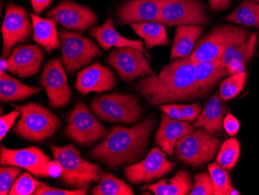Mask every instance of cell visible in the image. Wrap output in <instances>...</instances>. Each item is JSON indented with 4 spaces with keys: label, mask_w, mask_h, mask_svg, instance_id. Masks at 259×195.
I'll return each instance as SVG.
<instances>
[{
    "label": "cell",
    "mask_w": 259,
    "mask_h": 195,
    "mask_svg": "<svg viewBox=\"0 0 259 195\" xmlns=\"http://www.w3.org/2000/svg\"><path fill=\"white\" fill-rule=\"evenodd\" d=\"M135 90L154 105L199 98L195 62L190 56L175 59L163 66L158 75L138 80Z\"/></svg>",
    "instance_id": "obj_1"
},
{
    "label": "cell",
    "mask_w": 259,
    "mask_h": 195,
    "mask_svg": "<svg viewBox=\"0 0 259 195\" xmlns=\"http://www.w3.org/2000/svg\"><path fill=\"white\" fill-rule=\"evenodd\" d=\"M156 119L150 116L132 128L115 126L103 142L92 149L90 157L111 169L126 164H136L145 155Z\"/></svg>",
    "instance_id": "obj_2"
},
{
    "label": "cell",
    "mask_w": 259,
    "mask_h": 195,
    "mask_svg": "<svg viewBox=\"0 0 259 195\" xmlns=\"http://www.w3.org/2000/svg\"><path fill=\"white\" fill-rule=\"evenodd\" d=\"M11 105L21 113L14 131L22 139L42 142L50 139L62 126L59 118L40 104L30 102L23 106Z\"/></svg>",
    "instance_id": "obj_3"
},
{
    "label": "cell",
    "mask_w": 259,
    "mask_h": 195,
    "mask_svg": "<svg viewBox=\"0 0 259 195\" xmlns=\"http://www.w3.org/2000/svg\"><path fill=\"white\" fill-rule=\"evenodd\" d=\"M51 150L55 160L62 167V180L68 185L79 188L90 185L93 182L100 181V166L83 160L75 145H52Z\"/></svg>",
    "instance_id": "obj_4"
},
{
    "label": "cell",
    "mask_w": 259,
    "mask_h": 195,
    "mask_svg": "<svg viewBox=\"0 0 259 195\" xmlns=\"http://www.w3.org/2000/svg\"><path fill=\"white\" fill-rule=\"evenodd\" d=\"M90 108L101 120L125 125L138 122L144 112L136 96L119 93L96 97L90 103Z\"/></svg>",
    "instance_id": "obj_5"
},
{
    "label": "cell",
    "mask_w": 259,
    "mask_h": 195,
    "mask_svg": "<svg viewBox=\"0 0 259 195\" xmlns=\"http://www.w3.org/2000/svg\"><path fill=\"white\" fill-rule=\"evenodd\" d=\"M220 145L221 142L213 134L199 128L179 139L175 145V151L182 162L197 167L213 160Z\"/></svg>",
    "instance_id": "obj_6"
},
{
    "label": "cell",
    "mask_w": 259,
    "mask_h": 195,
    "mask_svg": "<svg viewBox=\"0 0 259 195\" xmlns=\"http://www.w3.org/2000/svg\"><path fill=\"white\" fill-rule=\"evenodd\" d=\"M248 36V32L243 27L218 26L196 44L190 58L195 63L221 59L228 45Z\"/></svg>",
    "instance_id": "obj_7"
},
{
    "label": "cell",
    "mask_w": 259,
    "mask_h": 195,
    "mask_svg": "<svg viewBox=\"0 0 259 195\" xmlns=\"http://www.w3.org/2000/svg\"><path fill=\"white\" fill-rule=\"evenodd\" d=\"M60 37L62 62L68 74L73 73L102 55L98 46L81 33L62 30Z\"/></svg>",
    "instance_id": "obj_8"
},
{
    "label": "cell",
    "mask_w": 259,
    "mask_h": 195,
    "mask_svg": "<svg viewBox=\"0 0 259 195\" xmlns=\"http://www.w3.org/2000/svg\"><path fill=\"white\" fill-rule=\"evenodd\" d=\"M66 134L79 145H89L104 139L106 128L93 116L83 103H78L70 113Z\"/></svg>",
    "instance_id": "obj_9"
},
{
    "label": "cell",
    "mask_w": 259,
    "mask_h": 195,
    "mask_svg": "<svg viewBox=\"0 0 259 195\" xmlns=\"http://www.w3.org/2000/svg\"><path fill=\"white\" fill-rule=\"evenodd\" d=\"M158 23L168 27L205 25L209 23V17L203 5L197 0H161Z\"/></svg>",
    "instance_id": "obj_10"
},
{
    "label": "cell",
    "mask_w": 259,
    "mask_h": 195,
    "mask_svg": "<svg viewBox=\"0 0 259 195\" xmlns=\"http://www.w3.org/2000/svg\"><path fill=\"white\" fill-rule=\"evenodd\" d=\"M144 53L135 48H115L109 55L107 62L116 69L123 81L132 82L139 77L155 75Z\"/></svg>",
    "instance_id": "obj_11"
},
{
    "label": "cell",
    "mask_w": 259,
    "mask_h": 195,
    "mask_svg": "<svg viewBox=\"0 0 259 195\" xmlns=\"http://www.w3.org/2000/svg\"><path fill=\"white\" fill-rule=\"evenodd\" d=\"M32 27L27 10L19 6L9 5L1 27L4 47L3 58H9L16 45L27 42L31 35Z\"/></svg>",
    "instance_id": "obj_12"
},
{
    "label": "cell",
    "mask_w": 259,
    "mask_h": 195,
    "mask_svg": "<svg viewBox=\"0 0 259 195\" xmlns=\"http://www.w3.org/2000/svg\"><path fill=\"white\" fill-rule=\"evenodd\" d=\"M40 85L45 88L49 97V106L62 108L69 103L72 92L62 62L54 59L45 64L40 75Z\"/></svg>",
    "instance_id": "obj_13"
},
{
    "label": "cell",
    "mask_w": 259,
    "mask_h": 195,
    "mask_svg": "<svg viewBox=\"0 0 259 195\" xmlns=\"http://www.w3.org/2000/svg\"><path fill=\"white\" fill-rule=\"evenodd\" d=\"M175 167L174 163L167 160L165 152L156 147L141 162L128 165L125 169V176L133 183H150L166 175Z\"/></svg>",
    "instance_id": "obj_14"
},
{
    "label": "cell",
    "mask_w": 259,
    "mask_h": 195,
    "mask_svg": "<svg viewBox=\"0 0 259 195\" xmlns=\"http://www.w3.org/2000/svg\"><path fill=\"white\" fill-rule=\"evenodd\" d=\"M40 148L29 147L21 149H10L1 145L0 164L2 166H14L26 169L30 174L37 177H46L45 168L51 161Z\"/></svg>",
    "instance_id": "obj_15"
},
{
    "label": "cell",
    "mask_w": 259,
    "mask_h": 195,
    "mask_svg": "<svg viewBox=\"0 0 259 195\" xmlns=\"http://www.w3.org/2000/svg\"><path fill=\"white\" fill-rule=\"evenodd\" d=\"M47 17L70 30L85 31L97 24L96 14L88 7L65 0L48 13Z\"/></svg>",
    "instance_id": "obj_16"
},
{
    "label": "cell",
    "mask_w": 259,
    "mask_h": 195,
    "mask_svg": "<svg viewBox=\"0 0 259 195\" xmlns=\"http://www.w3.org/2000/svg\"><path fill=\"white\" fill-rule=\"evenodd\" d=\"M116 84V77L111 69L96 62L78 72L75 88L82 95L92 92L103 94L113 90Z\"/></svg>",
    "instance_id": "obj_17"
},
{
    "label": "cell",
    "mask_w": 259,
    "mask_h": 195,
    "mask_svg": "<svg viewBox=\"0 0 259 195\" xmlns=\"http://www.w3.org/2000/svg\"><path fill=\"white\" fill-rule=\"evenodd\" d=\"M45 54L37 45H19L9 57V71L21 78H28L38 72Z\"/></svg>",
    "instance_id": "obj_18"
},
{
    "label": "cell",
    "mask_w": 259,
    "mask_h": 195,
    "mask_svg": "<svg viewBox=\"0 0 259 195\" xmlns=\"http://www.w3.org/2000/svg\"><path fill=\"white\" fill-rule=\"evenodd\" d=\"M161 0H129L116 11L118 25L158 22Z\"/></svg>",
    "instance_id": "obj_19"
},
{
    "label": "cell",
    "mask_w": 259,
    "mask_h": 195,
    "mask_svg": "<svg viewBox=\"0 0 259 195\" xmlns=\"http://www.w3.org/2000/svg\"><path fill=\"white\" fill-rule=\"evenodd\" d=\"M193 129L190 122L171 119L166 113L161 115V124L155 134V144L171 157L179 139L191 133Z\"/></svg>",
    "instance_id": "obj_20"
},
{
    "label": "cell",
    "mask_w": 259,
    "mask_h": 195,
    "mask_svg": "<svg viewBox=\"0 0 259 195\" xmlns=\"http://www.w3.org/2000/svg\"><path fill=\"white\" fill-rule=\"evenodd\" d=\"M257 41V33H253L246 38L235 41L228 45L221 59L228 67L230 75L244 72L245 63L252 57Z\"/></svg>",
    "instance_id": "obj_21"
},
{
    "label": "cell",
    "mask_w": 259,
    "mask_h": 195,
    "mask_svg": "<svg viewBox=\"0 0 259 195\" xmlns=\"http://www.w3.org/2000/svg\"><path fill=\"white\" fill-rule=\"evenodd\" d=\"M195 65L199 98L207 95L221 79L230 75L228 67L221 59L196 62Z\"/></svg>",
    "instance_id": "obj_22"
},
{
    "label": "cell",
    "mask_w": 259,
    "mask_h": 195,
    "mask_svg": "<svg viewBox=\"0 0 259 195\" xmlns=\"http://www.w3.org/2000/svg\"><path fill=\"white\" fill-rule=\"evenodd\" d=\"M90 35L97 39L100 47L108 51L111 48L132 47L139 49L148 55V52L144 49L143 42L141 40H130L120 35L114 28L113 18L109 17L104 24L98 27H93L90 30Z\"/></svg>",
    "instance_id": "obj_23"
},
{
    "label": "cell",
    "mask_w": 259,
    "mask_h": 195,
    "mask_svg": "<svg viewBox=\"0 0 259 195\" xmlns=\"http://www.w3.org/2000/svg\"><path fill=\"white\" fill-rule=\"evenodd\" d=\"M225 113L226 106L218 92L206 103L200 115L193 124V129L202 128L209 133H221Z\"/></svg>",
    "instance_id": "obj_24"
},
{
    "label": "cell",
    "mask_w": 259,
    "mask_h": 195,
    "mask_svg": "<svg viewBox=\"0 0 259 195\" xmlns=\"http://www.w3.org/2000/svg\"><path fill=\"white\" fill-rule=\"evenodd\" d=\"M204 27L199 24L177 26L171 48L170 61L190 56L196 41L201 36Z\"/></svg>",
    "instance_id": "obj_25"
},
{
    "label": "cell",
    "mask_w": 259,
    "mask_h": 195,
    "mask_svg": "<svg viewBox=\"0 0 259 195\" xmlns=\"http://www.w3.org/2000/svg\"><path fill=\"white\" fill-rule=\"evenodd\" d=\"M193 187L190 174L181 170L172 178L147 184L142 187V190H149L155 195H186L190 194Z\"/></svg>",
    "instance_id": "obj_26"
},
{
    "label": "cell",
    "mask_w": 259,
    "mask_h": 195,
    "mask_svg": "<svg viewBox=\"0 0 259 195\" xmlns=\"http://www.w3.org/2000/svg\"><path fill=\"white\" fill-rule=\"evenodd\" d=\"M33 41L44 48L49 53L60 47L61 43L57 30L56 22L52 19L40 18L31 14Z\"/></svg>",
    "instance_id": "obj_27"
},
{
    "label": "cell",
    "mask_w": 259,
    "mask_h": 195,
    "mask_svg": "<svg viewBox=\"0 0 259 195\" xmlns=\"http://www.w3.org/2000/svg\"><path fill=\"white\" fill-rule=\"evenodd\" d=\"M40 91L41 87L27 86L7 72L0 73V100L3 102L24 100Z\"/></svg>",
    "instance_id": "obj_28"
},
{
    "label": "cell",
    "mask_w": 259,
    "mask_h": 195,
    "mask_svg": "<svg viewBox=\"0 0 259 195\" xmlns=\"http://www.w3.org/2000/svg\"><path fill=\"white\" fill-rule=\"evenodd\" d=\"M131 27L145 41L147 49L166 46L169 44L164 25L158 22H141L131 24Z\"/></svg>",
    "instance_id": "obj_29"
},
{
    "label": "cell",
    "mask_w": 259,
    "mask_h": 195,
    "mask_svg": "<svg viewBox=\"0 0 259 195\" xmlns=\"http://www.w3.org/2000/svg\"><path fill=\"white\" fill-rule=\"evenodd\" d=\"M225 20L234 24L259 28V4L252 0L241 3Z\"/></svg>",
    "instance_id": "obj_30"
},
{
    "label": "cell",
    "mask_w": 259,
    "mask_h": 195,
    "mask_svg": "<svg viewBox=\"0 0 259 195\" xmlns=\"http://www.w3.org/2000/svg\"><path fill=\"white\" fill-rule=\"evenodd\" d=\"M101 179L97 187L91 190L93 195H133V190L123 180L100 170Z\"/></svg>",
    "instance_id": "obj_31"
},
{
    "label": "cell",
    "mask_w": 259,
    "mask_h": 195,
    "mask_svg": "<svg viewBox=\"0 0 259 195\" xmlns=\"http://www.w3.org/2000/svg\"><path fill=\"white\" fill-rule=\"evenodd\" d=\"M241 152L240 143L236 138L227 139L221 145L217 157V164L226 170H231L236 166Z\"/></svg>",
    "instance_id": "obj_32"
},
{
    "label": "cell",
    "mask_w": 259,
    "mask_h": 195,
    "mask_svg": "<svg viewBox=\"0 0 259 195\" xmlns=\"http://www.w3.org/2000/svg\"><path fill=\"white\" fill-rule=\"evenodd\" d=\"M247 81L245 72L234 74L222 81L220 86L219 94L223 100H229L236 97L242 91Z\"/></svg>",
    "instance_id": "obj_33"
},
{
    "label": "cell",
    "mask_w": 259,
    "mask_h": 195,
    "mask_svg": "<svg viewBox=\"0 0 259 195\" xmlns=\"http://www.w3.org/2000/svg\"><path fill=\"white\" fill-rule=\"evenodd\" d=\"M208 170L213 181V194L225 195L226 190L232 186L228 171L217 163L209 164Z\"/></svg>",
    "instance_id": "obj_34"
},
{
    "label": "cell",
    "mask_w": 259,
    "mask_h": 195,
    "mask_svg": "<svg viewBox=\"0 0 259 195\" xmlns=\"http://www.w3.org/2000/svg\"><path fill=\"white\" fill-rule=\"evenodd\" d=\"M40 182L33 178L27 172H24L19 176L14 185L10 190V195H31L34 194Z\"/></svg>",
    "instance_id": "obj_35"
},
{
    "label": "cell",
    "mask_w": 259,
    "mask_h": 195,
    "mask_svg": "<svg viewBox=\"0 0 259 195\" xmlns=\"http://www.w3.org/2000/svg\"><path fill=\"white\" fill-rule=\"evenodd\" d=\"M20 167L10 166L9 167H1L0 169V194L7 195L10 193L12 187L15 183L21 173Z\"/></svg>",
    "instance_id": "obj_36"
},
{
    "label": "cell",
    "mask_w": 259,
    "mask_h": 195,
    "mask_svg": "<svg viewBox=\"0 0 259 195\" xmlns=\"http://www.w3.org/2000/svg\"><path fill=\"white\" fill-rule=\"evenodd\" d=\"M194 180V185L190 191V195L213 194V181L207 172L196 174Z\"/></svg>",
    "instance_id": "obj_37"
},
{
    "label": "cell",
    "mask_w": 259,
    "mask_h": 195,
    "mask_svg": "<svg viewBox=\"0 0 259 195\" xmlns=\"http://www.w3.org/2000/svg\"><path fill=\"white\" fill-rule=\"evenodd\" d=\"M90 186L79 187L75 190H62L58 187H51L47 183L40 182L35 195H87Z\"/></svg>",
    "instance_id": "obj_38"
},
{
    "label": "cell",
    "mask_w": 259,
    "mask_h": 195,
    "mask_svg": "<svg viewBox=\"0 0 259 195\" xmlns=\"http://www.w3.org/2000/svg\"><path fill=\"white\" fill-rule=\"evenodd\" d=\"M20 115H21V113H20V110L15 108V110L10 112L7 114L1 116L0 118V139L1 140L5 138L10 129L15 123L17 118L20 117Z\"/></svg>",
    "instance_id": "obj_39"
},
{
    "label": "cell",
    "mask_w": 259,
    "mask_h": 195,
    "mask_svg": "<svg viewBox=\"0 0 259 195\" xmlns=\"http://www.w3.org/2000/svg\"><path fill=\"white\" fill-rule=\"evenodd\" d=\"M182 113L186 122H194L200 115L202 112V107L199 103H195L192 104H180Z\"/></svg>",
    "instance_id": "obj_40"
},
{
    "label": "cell",
    "mask_w": 259,
    "mask_h": 195,
    "mask_svg": "<svg viewBox=\"0 0 259 195\" xmlns=\"http://www.w3.org/2000/svg\"><path fill=\"white\" fill-rule=\"evenodd\" d=\"M160 110H162L167 115L169 116L171 119L178 121H185L182 113L180 104H162L158 107Z\"/></svg>",
    "instance_id": "obj_41"
},
{
    "label": "cell",
    "mask_w": 259,
    "mask_h": 195,
    "mask_svg": "<svg viewBox=\"0 0 259 195\" xmlns=\"http://www.w3.org/2000/svg\"><path fill=\"white\" fill-rule=\"evenodd\" d=\"M224 128L227 133L231 136L236 135L240 129V124L238 119L233 116L231 113H228L224 119Z\"/></svg>",
    "instance_id": "obj_42"
},
{
    "label": "cell",
    "mask_w": 259,
    "mask_h": 195,
    "mask_svg": "<svg viewBox=\"0 0 259 195\" xmlns=\"http://www.w3.org/2000/svg\"><path fill=\"white\" fill-rule=\"evenodd\" d=\"M52 0H30L32 7L36 15H40L45 9L50 6Z\"/></svg>",
    "instance_id": "obj_43"
},
{
    "label": "cell",
    "mask_w": 259,
    "mask_h": 195,
    "mask_svg": "<svg viewBox=\"0 0 259 195\" xmlns=\"http://www.w3.org/2000/svg\"><path fill=\"white\" fill-rule=\"evenodd\" d=\"M209 9L213 11L224 10L231 6V0H208Z\"/></svg>",
    "instance_id": "obj_44"
},
{
    "label": "cell",
    "mask_w": 259,
    "mask_h": 195,
    "mask_svg": "<svg viewBox=\"0 0 259 195\" xmlns=\"http://www.w3.org/2000/svg\"><path fill=\"white\" fill-rule=\"evenodd\" d=\"M7 70H9L8 60L2 57L1 60H0V73L6 72Z\"/></svg>",
    "instance_id": "obj_45"
},
{
    "label": "cell",
    "mask_w": 259,
    "mask_h": 195,
    "mask_svg": "<svg viewBox=\"0 0 259 195\" xmlns=\"http://www.w3.org/2000/svg\"><path fill=\"white\" fill-rule=\"evenodd\" d=\"M240 193L238 190H235L232 186L229 187L225 192V195H239Z\"/></svg>",
    "instance_id": "obj_46"
},
{
    "label": "cell",
    "mask_w": 259,
    "mask_h": 195,
    "mask_svg": "<svg viewBox=\"0 0 259 195\" xmlns=\"http://www.w3.org/2000/svg\"><path fill=\"white\" fill-rule=\"evenodd\" d=\"M255 2H258L259 3V0H255Z\"/></svg>",
    "instance_id": "obj_47"
},
{
    "label": "cell",
    "mask_w": 259,
    "mask_h": 195,
    "mask_svg": "<svg viewBox=\"0 0 259 195\" xmlns=\"http://www.w3.org/2000/svg\"><path fill=\"white\" fill-rule=\"evenodd\" d=\"M252 1H254V2H255V0H252Z\"/></svg>",
    "instance_id": "obj_48"
}]
</instances>
